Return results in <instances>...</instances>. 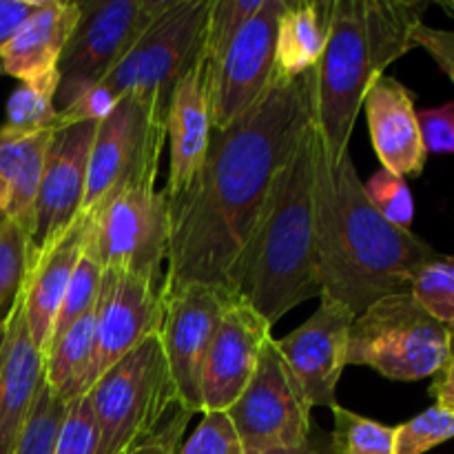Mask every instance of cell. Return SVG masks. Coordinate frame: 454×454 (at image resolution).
<instances>
[{
  "label": "cell",
  "mask_w": 454,
  "mask_h": 454,
  "mask_svg": "<svg viewBox=\"0 0 454 454\" xmlns=\"http://www.w3.org/2000/svg\"><path fill=\"white\" fill-rule=\"evenodd\" d=\"M315 124V69L297 78L275 71L262 100L208 140L207 158L184 198L168 202L162 286L204 282L229 291L273 182Z\"/></svg>",
  "instance_id": "obj_1"
},
{
  "label": "cell",
  "mask_w": 454,
  "mask_h": 454,
  "mask_svg": "<svg viewBox=\"0 0 454 454\" xmlns=\"http://www.w3.org/2000/svg\"><path fill=\"white\" fill-rule=\"evenodd\" d=\"M315 251L322 295L355 315L381 297L411 291L439 257L426 239L390 224L368 200L350 153L335 162L315 129Z\"/></svg>",
  "instance_id": "obj_2"
},
{
  "label": "cell",
  "mask_w": 454,
  "mask_h": 454,
  "mask_svg": "<svg viewBox=\"0 0 454 454\" xmlns=\"http://www.w3.org/2000/svg\"><path fill=\"white\" fill-rule=\"evenodd\" d=\"M315 124L278 173L229 291L273 326L295 306L322 295L315 251Z\"/></svg>",
  "instance_id": "obj_3"
},
{
  "label": "cell",
  "mask_w": 454,
  "mask_h": 454,
  "mask_svg": "<svg viewBox=\"0 0 454 454\" xmlns=\"http://www.w3.org/2000/svg\"><path fill=\"white\" fill-rule=\"evenodd\" d=\"M428 3L335 0L331 31L315 67V129L335 162L350 153V136L368 87L415 49Z\"/></svg>",
  "instance_id": "obj_4"
},
{
  "label": "cell",
  "mask_w": 454,
  "mask_h": 454,
  "mask_svg": "<svg viewBox=\"0 0 454 454\" xmlns=\"http://www.w3.org/2000/svg\"><path fill=\"white\" fill-rule=\"evenodd\" d=\"M98 424L96 454H129L149 442L176 406L158 335H151L87 390ZM177 408V406H176Z\"/></svg>",
  "instance_id": "obj_5"
},
{
  "label": "cell",
  "mask_w": 454,
  "mask_h": 454,
  "mask_svg": "<svg viewBox=\"0 0 454 454\" xmlns=\"http://www.w3.org/2000/svg\"><path fill=\"white\" fill-rule=\"evenodd\" d=\"M452 335L430 317L412 293L381 297L355 317L348 364L368 366L393 381L434 377L446 364Z\"/></svg>",
  "instance_id": "obj_6"
},
{
  "label": "cell",
  "mask_w": 454,
  "mask_h": 454,
  "mask_svg": "<svg viewBox=\"0 0 454 454\" xmlns=\"http://www.w3.org/2000/svg\"><path fill=\"white\" fill-rule=\"evenodd\" d=\"M167 120L168 105L153 93L129 91L118 98L111 114L98 122L80 215L91 213L124 186L155 184Z\"/></svg>",
  "instance_id": "obj_7"
},
{
  "label": "cell",
  "mask_w": 454,
  "mask_h": 454,
  "mask_svg": "<svg viewBox=\"0 0 454 454\" xmlns=\"http://www.w3.org/2000/svg\"><path fill=\"white\" fill-rule=\"evenodd\" d=\"M87 220V247L105 270L164 284L168 253V202L155 184H129L98 204Z\"/></svg>",
  "instance_id": "obj_8"
},
{
  "label": "cell",
  "mask_w": 454,
  "mask_h": 454,
  "mask_svg": "<svg viewBox=\"0 0 454 454\" xmlns=\"http://www.w3.org/2000/svg\"><path fill=\"white\" fill-rule=\"evenodd\" d=\"M78 4V25L58 65V111L100 84L173 0H96Z\"/></svg>",
  "instance_id": "obj_9"
},
{
  "label": "cell",
  "mask_w": 454,
  "mask_h": 454,
  "mask_svg": "<svg viewBox=\"0 0 454 454\" xmlns=\"http://www.w3.org/2000/svg\"><path fill=\"white\" fill-rule=\"evenodd\" d=\"M313 406L291 366L269 337L255 372L233 406L226 411L244 454L300 446L313 430Z\"/></svg>",
  "instance_id": "obj_10"
},
{
  "label": "cell",
  "mask_w": 454,
  "mask_h": 454,
  "mask_svg": "<svg viewBox=\"0 0 454 454\" xmlns=\"http://www.w3.org/2000/svg\"><path fill=\"white\" fill-rule=\"evenodd\" d=\"M238 297L222 286L186 282L162 286L160 344L173 381L177 411L202 412V372L222 315Z\"/></svg>",
  "instance_id": "obj_11"
},
{
  "label": "cell",
  "mask_w": 454,
  "mask_h": 454,
  "mask_svg": "<svg viewBox=\"0 0 454 454\" xmlns=\"http://www.w3.org/2000/svg\"><path fill=\"white\" fill-rule=\"evenodd\" d=\"M211 0H173L140 35L136 47L102 80L115 98L129 91L153 93L171 105L173 89L204 43Z\"/></svg>",
  "instance_id": "obj_12"
},
{
  "label": "cell",
  "mask_w": 454,
  "mask_h": 454,
  "mask_svg": "<svg viewBox=\"0 0 454 454\" xmlns=\"http://www.w3.org/2000/svg\"><path fill=\"white\" fill-rule=\"evenodd\" d=\"M286 0H262V7L235 34L229 47L211 65L213 129L231 127L253 109L275 75L278 22Z\"/></svg>",
  "instance_id": "obj_13"
},
{
  "label": "cell",
  "mask_w": 454,
  "mask_h": 454,
  "mask_svg": "<svg viewBox=\"0 0 454 454\" xmlns=\"http://www.w3.org/2000/svg\"><path fill=\"white\" fill-rule=\"evenodd\" d=\"M162 310V284L133 273L105 270L96 301V341L84 393L142 341L158 335Z\"/></svg>",
  "instance_id": "obj_14"
},
{
  "label": "cell",
  "mask_w": 454,
  "mask_h": 454,
  "mask_svg": "<svg viewBox=\"0 0 454 454\" xmlns=\"http://www.w3.org/2000/svg\"><path fill=\"white\" fill-rule=\"evenodd\" d=\"M357 315L348 306L319 297V306L300 328L278 340L279 353L313 408L337 406V384L348 366V333Z\"/></svg>",
  "instance_id": "obj_15"
},
{
  "label": "cell",
  "mask_w": 454,
  "mask_h": 454,
  "mask_svg": "<svg viewBox=\"0 0 454 454\" xmlns=\"http://www.w3.org/2000/svg\"><path fill=\"white\" fill-rule=\"evenodd\" d=\"M98 122H78L53 133L34 211V248L65 233L82 211L89 155Z\"/></svg>",
  "instance_id": "obj_16"
},
{
  "label": "cell",
  "mask_w": 454,
  "mask_h": 454,
  "mask_svg": "<svg viewBox=\"0 0 454 454\" xmlns=\"http://www.w3.org/2000/svg\"><path fill=\"white\" fill-rule=\"evenodd\" d=\"M211 133V65L202 43L198 56L176 82L168 105L167 202H176L189 193L207 158Z\"/></svg>",
  "instance_id": "obj_17"
},
{
  "label": "cell",
  "mask_w": 454,
  "mask_h": 454,
  "mask_svg": "<svg viewBox=\"0 0 454 454\" xmlns=\"http://www.w3.org/2000/svg\"><path fill=\"white\" fill-rule=\"evenodd\" d=\"M270 324L248 301L235 300L222 315L202 372V415L229 411L255 372Z\"/></svg>",
  "instance_id": "obj_18"
},
{
  "label": "cell",
  "mask_w": 454,
  "mask_h": 454,
  "mask_svg": "<svg viewBox=\"0 0 454 454\" xmlns=\"http://www.w3.org/2000/svg\"><path fill=\"white\" fill-rule=\"evenodd\" d=\"M362 109L381 168L399 177H419L428 151L417 120L415 96L393 75L381 74L368 87Z\"/></svg>",
  "instance_id": "obj_19"
},
{
  "label": "cell",
  "mask_w": 454,
  "mask_h": 454,
  "mask_svg": "<svg viewBox=\"0 0 454 454\" xmlns=\"http://www.w3.org/2000/svg\"><path fill=\"white\" fill-rule=\"evenodd\" d=\"M44 380V357L31 340L22 295L0 324V454H12Z\"/></svg>",
  "instance_id": "obj_20"
},
{
  "label": "cell",
  "mask_w": 454,
  "mask_h": 454,
  "mask_svg": "<svg viewBox=\"0 0 454 454\" xmlns=\"http://www.w3.org/2000/svg\"><path fill=\"white\" fill-rule=\"evenodd\" d=\"M84 238H87V220L84 215H78V220L65 233L31 253L29 270L22 286V309H25L31 340L38 346L43 357L51 341L58 310L65 300L69 279L82 255Z\"/></svg>",
  "instance_id": "obj_21"
},
{
  "label": "cell",
  "mask_w": 454,
  "mask_h": 454,
  "mask_svg": "<svg viewBox=\"0 0 454 454\" xmlns=\"http://www.w3.org/2000/svg\"><path fill=\"white\" fill-rule=\"evenodd\" d=\"M80 18V4L69 0H40L0 56V74L20 82L58 75L62 51Z\"/></svg>",
  "instance_id": "obj_22"
},
{
  "label": "cell",
  "mask_w": 454,
  "mask_h": 454,
  "mask_svg": "<svg viewBox=\"0 0 454 454\" xmlns=\"http://www.w3.org/2000/svg\"><path fill=\"white\" fill-rule=\"evenodd\" d=\"M56 129L12 131L0 127V177L7 186L4 215L27 235H34V211L44 162Z\"/></svg>",
  "instance_id": "obj_23"
},
{
  "label": "cell",
  "mask_w": 454,
  "mask_h": 454,
  "mask_svg": "<svg viewBox=\"0 0 454 454\" xmlns=\"http://www.w3.org/2000/svg\"><path fill=\"white\" fill-rule=\"evenodd\" d=\"M335 0H286L278 22L275 71L297 78L317 67L328 43Z\"/></svg>",
  "instance_id": "obj_24"
},
{
  "label": "cell",
  "mask_w": 454,
  "mask_h": 454,
  "mask_svg": "<svg viewBox=\"0 0 454 454\" xmlns=\"http://www.w3.org/2000/svg\"><path fill=\"white\" fill-rule=\"evenodd\" d=\"M96 341V306L67 328L44 353V381L65 402L84 395Z\"/></svg>",
  "instance_id": "obj_25"
},
{
  "label": "cell",
  "mask_w": 454,
  "mask_h": 454,
  "mask_svg": "<svg viewBox=\"0 0 454 454\" xmlns=\"http://www.w3.org/2000/svg\"><path fill=\"white\" fill-rule=\"evenodd\" d=\"M60 84V75L35 80V82H20V87L9 96L4 129L12 131H40V129L58 127L56 93Z\"/></svg>",
  "instance_id": "obj_26"
},
{
  "label": "cell",
  "mask_w": 454,
  "mask_h": 454,
  "mask_svg": "<svg viewBox=\"0 0 454 454\" xmlns=\"http://www.w3.org/2000/svg\"><path fill=\"white\" fill-rule=\"evenodd\" d=\"M34 244L31 238L0 213V324L12 315L25 286Z\"/></svg>",
  "instance_id": "obj_27"
},
{
  "label": "cell",
  "mask_w": 454,
  "mask_h": 454,
  "mask_svg": "<svg viewBox=\"0 0 454 454\" xmlns=\"http://www.w3.org/2000/svg\"><path fill=\"white\" fill-rule=\"evenodd\" d=\"M333 448L335 454H395V428L362 417L344 406H333Z\"/></svg>",
  "instance_id": "obj_28"
},
{
  "label": "cell",
  "mask_w": 454,
  "mask_h": 454,
  "mask_svg": "<svg viewBox=\"0 0 454 454\" xmlns=\"http://www.w3.org/2000/svg\"><path fill=\"white\" fill-rule=\"evenodd\" d=\"M411 293L421 309L437 319L454 337V260L452 257H434L421 266L411 284Z\"/></svg>",
  "instance_id": "obj_29"
},
{
  "label": "cell",
  "mask_w": 454,
  "mask_h": 454,
  "mask_svg": "<svg viewBox=\"0 0 454 454\" xmlns=\"http://www.w3.org/2000/svg\"><path fill=\"white\" fill-rule=\"evenodd\" d=\"M102 278H105V266H102V262L93 255L91 248L84 242L82 255H80L78 264H75L74 275L69 279V286H67L65 300H62L60 310H58L51 341L58 340L67 328L74 326L75 319H80L84 313H89L96 306L98 295H100Z\"/></svg>",
  "instance_id": "obj_30"
},
{
  "label": "cell",
  "mask_w": 454,
  "mask_h": 454,
  "mask_svg": "<svg viewBox=\"0 0 454 454\" xmlns=\"http://www.w3.org/2000/svg\"><path fill=\"white\" fill-rule=\"evenodd\" d=\"M67 403L69 402L53 393L47 381L43 380L20 439H18L12 454H53L58 430L65 419Z\"/></svg>",
  "instance_id": "obj_31"
},
{
  "label": "cell",
  "mask_w": 454,
  "mask_h": 454,
  "mask_svg": "<svg viewBox=\"0 0 454 454\" xmlns=\"http://www.w3.org/2000/svg\"><path fill=\"white\" fill-rule=\"evenodd\" d=\"M454 439V411L434 403L421 415L395 426V454H426Z\"/></svg>",
  "instance_id": "obj_32"
},
{
  "label": "cell",
  "mask_w": 454,
  "mask_h": 454,
  "mask_svg": "<svg viewBox=\"0 0 454 454\" xmlns=\"http://www.w3.org/2000/svg\"><path fill=\"white\" fill-rule=\"evenodd\" d=\"M364 189H366L372 207L390 224L411 231L412 220H415V200H412V191L403 177L380 168V171L372 173V177H368V182H364Z\"/></svg>",
  "instance_id": "obj_33"
},
{
  "label": "cell",
  "mask_w": 454,
  "mask_h": 454,
  "mask_svg": "<svg viewBox=\"0 0 454 454\" xmlns=\"http://www.w3.org/2000/svg\"><path fill=\"white\" fill-rule=\"evenodd\" d=\"M260 7L262 0H211V12L204 29V53L211 65L224 53L235 34Z\"/></svg>",
  "instance_id": "obj_34"
},
{
  "label": "cell",
  "mask_w": 454,
  "mask_h": 454,
  "mask_svg": "<svg viewBox=\"0 0 454 454\" xmlns=\"http://www.w3.org/2000/svg\"><path fill=\"white\" fill-rule=\"evenodd\" d=\"M96 450L98 424L89 395L84 393L67 403L65 419L58 430L53 454H96Z\"/></svg>",
  "instance_id": "obj_35"
},
{
  "label": "cell",
  "mask_w": 454,
  "mask_h": 454,
  "mask_svg": "<svg viewBox=\"0 0 454 454\" xmlns=\"http://www.w3.org/2000/svg\"><path fill=\"white\" fill-rule=\"evenodd\" d=\"M176 454H244L233 421L224 411L204 412L202 421Z\"/></svg>",
  "instance_id": "obj_36"
},
{
  "label": "cell",
  "mask_w": 454,
  "mask_h": 454,
  "mask_svg": "<svg viewBox=\"0 0 454 454\" xmlns=\"http://www.w3.org/2000/svg\"><path fill=\"white\" fill-rule=\"evenodd\" d=\"M417 120L428 153H454V102L417 111Z\"/></svg>",
  "instance_id": "obj_37"
},
{
  "label": "cell",
  "mask_w": 454,
  "mask_h": 454,
  "mask_svg": "<svg viewBox=\"0 0 454 454\" xmlns=\"http://www.w3.org/2000/svg\"><path fill=\"white\" fill-rule=\"evenodd\" d=\"M118 98L102 84L87 89L80 98H75L69 106L58 111V127H69L78 122H100L115 106Z\"/></svg>",
  "instance_id": "obj_38"
},
{
  "label": "cell",
  "mask_w": 454,
  "mask_h": 454,
  "mask_svg": "<svg viewBox=\"0 0 454 454\" xmlns=\"http://www.w3.org/2000/svg\"><path fill=\"white\" fill-rule=\"evenodd\" d=\"M415 47H421L426 53H430V58L439 65V69L454 84V31L421 25L415 31Z\"/></svg>",
  "instance_id": "obj_39"
},
{
  "label": "cell",
  "mask_w": 454,
  "mask_h": 454,
  "mask_svg": "<svg viewBox=\"0 0 454 454\" xmlns=\"http://www.w3.org/2000/svg\"><path fill=\"white\" fill-rule=\"evenodd\" d=\"M189 419L191 415H186L184 411H176L173 412V419L167 426H162L149 442H145L129 454H176Z\"/></svg>",
  "instance_id": "obj_40"
},
{
  "label": "cell",
  "mask_w": 454,
  "mask_h": 454,
  "mask_svg": "<svg viewBox=\"0 0 454 454\" xmlns=\"http://www.w3.org/2000/svg\"><path fill=\"white\" fill-rule=\"evenodd\" d=\"M40 0H0V56L22 22L38 9Z\"/></svg>",
  "instance_id": "obj_41"
},
{
  "label": "cell",
  "mask_w": 454,
  "mask_h": 454,
  "mask_svg": "<svg viewBox=\"0 0 454 454\" xmlns=\"http://www.w3.org/2000/svg\"><path fill=\"white\" fill-rule=\"evenodd\" d=\"M428 393L437 406L454 411V337L446 364H443L442 371L433 377V384H430Z\"/></svg>",
  "instance_id": "obj_42"
},
{
  "label": "cell",
  "mask_w": 454,
  "mask_h": 454,
  "mask_svg": "<svg viewBox=\"0 0 454 454\" xmlns=\"http://www.w3.org/2000/svg\"><path fill=\"white\" fill-rule=\"evenodd\" d=\"M260 454H335V448H333L331 433H326L317 424H313L309 439L304 443H300V446L275 448V450H266Z\"/></svg>",
  "instance_id": "obj_43"
},
{
  "label": "cell",
  "mask_w": 454,
  "mask_h": 454,
  "mask_svg": "<svg viewBox=\"0 0 454 454\" xmlns=\"http://www.w3.org/2000/svg\"><path fill=\"white\" fill-rule=\"evenodd\" d=\"M7 208V186H4L3 177H0V213H4Z\"/></svg>",
  "instance_id": "obj_44"
},
{
  "label": "cell",
  "mask_w": 454,
  "mask_h": 454,
  "mask_svg": "<svg viewBox=\"0 0 454 454\" xmlns=\"http://www.w3.org/2000/svg\"><path fill=\"white\" fill-rule=\"evenodd\" d=\"M443 9H448V12L454 13V0H448V3H442Z\"/></svg>",
  "instance_id": "obj_45"
}]
</instances>
